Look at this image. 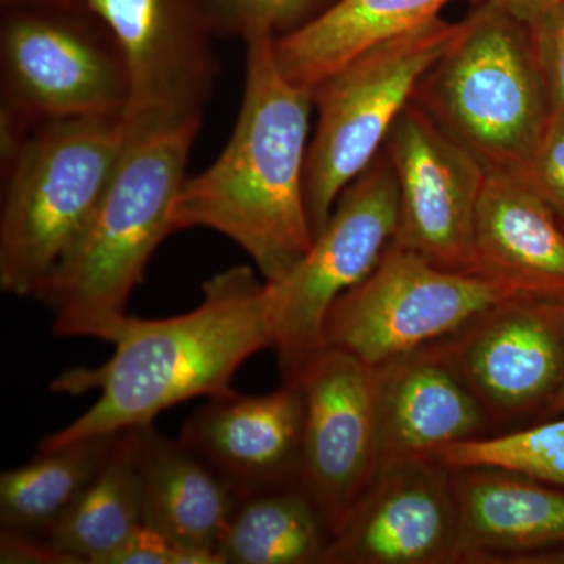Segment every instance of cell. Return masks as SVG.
<instances>
[{
    "instance_id": "1",
    "label": "cell",
    "mask_w": 564,
    "mask_h": 564,
    "mask_svg": "<svg viewBox=\"0 0 564 564\" xmlns=\"http://www.w3.org/2000/svg\"><path fill=\"white\" fill-rule=\"evenodd\" d=\"M111 345L102 366L65 370L52 381L55 393L99 397L76 421L43 437L40 451L148 425L176 404L231 391L237 370L273 348L269 282L251 267H231L204 282L195 310L128 317Z\"/></svg>"
},
{
    "instance_id": "2",
    "label": "cell",
    "mask_w": 564,
    "mask_h": 564,
    "mask_svg": "<svg viewBox=\"0 0 564 564\" xmlns=\"http://www.w3.org/2000/svg\"><path fill=\"white\" fill-rule=\"evenodd\" d=\"M242 106L217 161L185 177L172 232L207 228L228 237L267 282L280 281L314 240L306 177L313 90L282 74L272 39L245 43Z\"/></svg>"
},
{
    "instance_id": "3",
    "label": "cell",
    "mask_w": 564,
    "mask_h": 564,
    "mask_svg": "<svg viewBox=\"0 0 564 564\" xmlns=\"http://www.w3.org/2000/svg\"><path fill=\"white\" fill-rule=\"evenodd\" d=\"M202 124L129 132L120 162L79 240L36 299L58 337L113 343L172 214Z\"/></svg>"
},
{
    "instance_id": "4",
    "label": "cell",
    "mask_w": 564,
    "mask_h": 564,
    "mask_svg": "<svg viewBox=\"0 0 564 564\" xmlns=\"http://www.w3.org/2000/svg\"><path fill=\"white\" fill-rule=\"evenodd\" d=\"M128 140L124 113L43 122L2 166L0 288L39 296L87 228Z\"/></svg>"
},
{
    "instance_id": "5",
    "label": "cell",
    "mask_w": 564,
    "mask_h": 564,
    "mask_svg": "<svg viewBox=\"0 0 564 564\" xmlns=\"http://www.w3.org/2000/svg\"><path fill=\"white\" fill-rule=\"evenodd\" d=\"M414 101L486 172L529 174L551 124L533 29L484 2L463 21Z\"/></svg>"
},
{
    "instance_id": "6",
    "label": "cell",
    "mask_w": 564,
    "mask_h": 564,
    "mask_svg": "<svg viewBox=\"0 0 564 564\" xmlns=\"http://www.w3.org/2000/svg\"><path fill=\"white\" fill-rule=\"evenodd\" d=\"M128 101L120 46L84 0L2 7L0 163L43 122L124 113Z\"/></svg>"
},
{
    "instance_id": "7",
    "label": "cell",
    "mask_w": 564,
    "mask_h": 564,
    "mask_svg": "<svg viewBox=\"0 0 564 564\" xmlns=\"http://www.w3.org/2000/svg\"><path fill=\"white\" fill-rule=\"evenodd\" d=\"M462 28L463 22L437 18L364 52L315 85L317 121L304 177L314 237L328 221L345 188L384 150L393 124Z\"/></svg>"
},
{
    "instance_id": "8",
    "label": "cell",
    "mask_w": 564,
    "mask_h": 564,
    "mask_svg": "<svg viewBox=\"0 0 564 564\" xmlns=\"http://www.w3.org/2000/svg\"><path fill=\"white\" fill-rule=\"evenodd\" d=\"M399 187L381 151L348 185L310 250L280 281L269 282L273 350L282 383H296L326 348L333 304L380 262L397 231Z\"/></svg>"
},
{
    "instance_id": "9",
    "label": "cell",
    "mask_w": 564,
    "mask_h": 564,
    "mask_svg": "<svg viewBox=\"0 0 564 564\" xmlns=\"http://www.w3.org/2000/svg\"><path fill=\"white\" fill-rule=\"evenodd\" d=\"M522 295L529 293L484 274L444 269L392 240L369 276L333 304L326 347L377 367L448 339L496 304Z\"/></svg>"
},
{
    "instance_id": "10",
    "label": "cell",
    "mask_w": 564,
    "mask_h": 564,
    "mask_svg": "<svg viewBox=\"0 0 564 564\" xmlns=\"http://www.w3.org/2000/svg\"><path fill=\"white\" fill-rule=\"evenodd\" d=\"M124 57L129 132L202 124L220 66L198 0H84Z\"/></svg>"
},
{
    "instance_id": "11",
    "label": "cell",
    "mask_w": 564,
    "mask_h": 564,
    "mask_svg": "<svg viewBox=\"0 0 564 564\" xmlns=\"http://www.w3.org/2000/svg\"><path fill=\"white\" fill-rule=\"evenodd\" d=\"M296 383L306 404L303 485L334 536L384 466L377 373L351 352L326 347Z\"/></svg>"
},
{
    "instance_id": "12",
    "label": "cell",
    "mask_w": 564,
    "mask_h": 564,
    "mask_svg": "<svg viewBox=\"0 0 564 564\" xmlns=\"http://www.w3.org/2000/svg\"><path fill=\"white\" fill-rule=\"evenodd\" d=\"M399 187L393 242L436 265L475 272L474 226L486 170L411 101L384 144Z\"/></svg>"
},
{
    "instance_id": "13",
    "label": "cell",
    "mask_w": 564,
    "mask_h": 564,
    "mask_svg": "<svg viewBox=\"0 0 564 564\" xmlns=\"http://www.w3.org/2000/svg\"><path fill=\"white\" fill-rule=\"evenodd\" d=\"M441 343L496 433L544 417L564 380V337L545 296L505 300Z\"/></svg>"
},
{
    "instance_id": "14",
    "label": "cell",
    "mask_w": 564,
    "mask_h": 564,
    "mask_svg": "<svg viewBox=\"0 0 564 564\" xmlns=\"http://www.w3.org/2000/svg\"><path fill=\"white\" fill-rule=\"evenodd\" d=\"M458 538L455 470L393 459L334 534L325 564L458 563Z\"/></svg>"
},
{
    "instance_id": "15",
    "label": "cell",
    "mask_w": 564,
    "mask_h": 564,
    "mask_svg": "<svg viewBox=\"0 0 564 564\" xmlns=\"http://www.w3.org/2000/svg\"><path fill=\"white\" fill-rule=\"evenodd\" d=\"M304 417L300 383H282L262 395L231 389L195 411L180 440L240 499L303 484Z\"/></svg>"
},
{
    "instance_id": "16",
    "label": "cell",
    "mask_w": 564,
    "mask_h": 564,
    "mask_svg": "<svg viewBox=\"0 0 564 564\" xmlns=\"http://www.w3.org/2000/svg\"><path fill=\"white\" fill-rule=\"evenodd\" d=\"M384 463L433 458L444 448L496 433L443 343L375 367Z\"/></svg>"
},
{
    "instance_id": "17",
    "label": "cell",
    "mask_w": 564,
    "mask_h": 564,
    "mask_svg": "<svg viewBox=\"0 0 564 564\" xmlns=\"http://www.w3.org/2000/svg\"><path fill=\"white\" fill-rule=\"evenodd\" d=\"M458 563H527L564 549V489L491 467L455 470Z\"/></svg>"
},
{
    "instance_id": "18",
    "label": "cell",
    "mask_w": 564,
    "mask_h": 564,
    "mask_svg": "<svg viewBox=\"0 0 564 564\" xmlns=\"http://www.w3.org/2000/svg\"><path fill=\"white\" fill-rule=\"evenodd\" d=\"M475 272L534 296L564 295V223L529 174L486 172Z\"/></svg>"
},
{
    "instance_id": "19",
    "label": "cell",
    "mask_w": 564,
    "mask_h": 564,
    "mask_svg": "<svg viewBox=\"0 0 564 564\" xmlns=\"http://www.w3.org/2000/svg\"><path fill=\"white\" fill-rule=\"evenodd\" d=\"M133 434L144 525L184 547L217 554L239 497L181 440H169L152 423Z\"/></svg>"
},
{
    "instance_id": "20",
    "label": "cell",
    "mask_w": 564,
    "mask_h": 564,
    "mask_svg": "<svg viewBox=\"0 0 564 564\" xmlns=\"http://www.w3.org/2000/svg\"><path fill=\"white\" fill-rule=\"evenodd\" d=\"M451 2L334 0L302 28L273 40L274 58L289 80L313 90L364 52L437 20Z\"/></svg>"
},
{
    "instance_id": "21",
    "label": "cell",
    "mask_w": 564,
    "mask_h": 564,
    "mask_svg": "<svg viewBox=\"0 0 564 564\" xmlns=\"http://www.w3.org/2000/svg\"><path fill=\"white\" fill-rule=\"evenodd\" d=\"M333 532L303 484L240 497L217 554L223 564H325Z\"/></svg>"
},
{
    "instance_id": "22",
    "label": "cell",
    "mask_w": 564,
    "mask_h": 564,
    "mask_svg": "<svg viewBox=\"0 0 564 564\" xmlns=\"http://www.w3.org/2000/svg\"><path fill=\"white\" fill-rule=\"evenodd\" d=\"M118 433L96 434L52 451H40L31 463L3 470L2 530L46 538L95 480Z\"/></svg>"
},
{
    "instance_id": "23",
    "label": "cell",
    "mask_w": 564,
    "mask_h": 564,
    "mask_svg": "<svg viewBox=\"0 0 564 564\" xmlns=\"http://www.w3.org/2000/svg\"><path fill=\"white\" fill-rule=\"evenodd\" d=\"M143 525L135 434L129 429L118 433L95 480L46 538L82 564H107Z\"/></svg>"
},
{
    "instance_id": "24",
    "label": "cell",
    "mask_w": 564,
    "mask_h": 564,
    "mask_svg": "<svg viewBox=\"0 0 564 564\" xmlns=\"http://www.w3.org/2000/svg\"><path fill=\"white\" fill-rule=\"evenodd\" d=\"M433 459L451 469L491 467L564 486V419L494 433L444 448Z\"/></svg>"
},
{
    "instance_id": "25",
    "label": "cell",
    "mask_w": 564,
    "mask_h": 564,
    "mask_svg": "<svg viewBox=\"0 0 564 564\" xmlns=\"http://www.w3.org/2000/svg\"><path fill=\"white\" fill-rule=\"evenodd\" d=\"M215 36L281 39L322 13L326 0H198Z\"/></svg>"
},
{
    "instance_id": "26",
    "label": "cell",
    "mask_w": 564,
    "mask_h": 564,
    "mask_svg": "<svg viewBox=\"0 0 564 564\" xmlns=\"http://www.w3.org/2000/svg\"><path fill=\"white\" fill-rule=\"evenodd\" d=\"M532 29L543 69L552 124L564 120V2Z\"/></svg>"
},
{
    "instance_id": "27",
    "label": "cell",
    "mask_w": 564,
    "mask_h": 564,
    "mask_svg": "<svg viewBox=\"0 0 564 564\" xmlns=\"http://www.w3.org/2000/svg\"><path fill=\"white\" fill-rule=\"evenodd\" d=\"M107 564H223L214 552L195 551L143 525Z\"/></svg>"
},
{
    "instance_id": "28",
    "label": "cell",
    "mask_w": 564,
    "mask_h": 564,
    "mask_svg": "<svg viewBox=\"0 0 564 564\" xmlns=\"http://www.w3.org/2000/svg\"><path fill=\"white\" fill-rule=\"evenodd\" d=\"M529 177L564 223V120L549 126Z\"/></svg>"
},
{
    "instance_id": "29",
    "label": "cell",
    "mask_w": 564,
    "mask_h": 564,
    "mask_svg": "<svg viewBox=\"0 0 564 564\" xmlns=\"http://www.w3.org/2000/svg\"><path fill=\"white\" fill-rule=\"evenodd\" d=\"M2 564H82L76 556L62 551L47 538L2 530L0 533Z\"/></svg>"
},
{
    "instance_id": "30",
    "label": "cell",
    "mask_w": 564,
    "mask_h": 564,
    "mask_svg": "<svg viewBox=\"0 0 564 564\" xmlns=\"http://www.w3.org/2000/svg\"><path fill=\"white\" fill-rule=\"evenodd\" d=\"M530 28L540 24L564 0H492Z\"/></svg>"
},
{
    "instance_id": "31",
    "label": "cell",
    "mask_w": 564,
    "mask_h": 564,
    "mask_svg": "<svg viewBox=\"0 0 564 564\" xmlns=\"http://www.w3.org/2000/svg\"><path fill=\"white\" fill-rule=\"evenodd\" d=\"M545 303H547L549 311H551L552 317L555 318L556 325H558L564 337V295L545 296Z\"/></svg>"
},
{
    "instance_id": "32",
    "label": "cell",
    "mask_w": 564,
    "mask_h": 564,
    "mask_svg": "<svg viewBox=\"0 0 564 564\" xmlns=\"http://www.w3.org/2000/svg\"><path fill=\"white\" fill-rule=\"evenodd\" d=\"M564 413V380L556 391L554 399L549 403L547 410H545L544 417H552V415H558Z\"/></svg>"
},
{
    "instance_id": "33",
    "label": "cell",
    "mask_w": 564,
    "mask_h": 564,
    "mask_svg": "<svg viewBox=\"0 0 564 564\" xmlns=\"http://www.w3.org/2000/svg\"><path fill=\"white\" fill-rule=\"evenodd\" d=\"M40 2V0H0L2 7L17 6V3Z\"/></svg>"
}]
</instances>
